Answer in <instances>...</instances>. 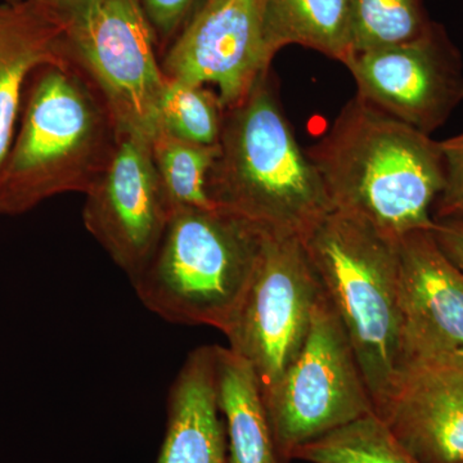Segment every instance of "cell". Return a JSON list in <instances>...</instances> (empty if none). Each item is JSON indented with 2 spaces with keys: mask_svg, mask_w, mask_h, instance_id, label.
<instances>
[{
  "mask_svg": "<svg viewBox=\"0 0 463 463\" xmlns=\"http://www.w3.org/2000/svg\"><path fill=\"white\" fill-rule=\"evenodd\" d=\"M215 371L230 463H283L254 370L230 347L215 345Z\"/></svg>",
  "mask_w": 463,
  "mask_h": 463,
  "instance_id": "16",
  "label": "cell"
},
{
  "mask_svg": "<svg viewBox=\"0 0 463 463\" xmlns=\"http://www.w3.org/2000/svg\"><path fill=\"white\" fill-rule=\"evenodd\" d=\"M264 32L272 58L298 44L345 65L353 54L352 0H265Z\"/></svg>",
  "mask_w": 463,
  "mask_h": 463,
  "instance_id": "17",
  "label": "cell"
},
{
  "mask_svg": "<svg viewBox=\"0 0 463 463\" xmlns=\"http://www.w3.org/2000/svg\"><path fill=\"white\" fill-rule=\"evenodd\" d=\"M224 112L218 94L206 85L166 78L158 108V129L183 141L216 146L223 129Z\"/></svg>",
  "mask_w": 463,
  "mask_h": 463,
  "instance_id": "21",
  "label": "cell"
},
{
  "mask_svg": "<svg viewBox=\"0 0 463 463\" xmlns=\"http://www.w3.org/2000/svg\"><path fill=\"white\" fill-rule=\"evenodd\" d=\"M377 416L419 463H463V376L441 359L401 365Z\"/></svg>",
  "mask_w": 463,
  "mask_h": 463,
  "instance_id": "13",
  "label": "cell"
},
{
  "mask_svg": "<svg viewBox=\"0 0 463 463\" xmlns=\"http://www.w3.org/2000/svg\"><path fill=\"white\" fill-rule=\"evenodd\" d=\"M267 231L215 207H178L147 264L130 279L167 322L224 332L248 292Z\"/></svg>",
  "mask_w": 463,
  "mask_h": 463,
  "instance_id": "5",
  "label": "cell"
},
{
  "mask_svg": "<svg viewBox=\"0 0 463 463\" xmlns=\"http://www.w3.org/2000/svg\"><path fill=\"white\" fill-rule=\"evenodd\" d=\"M207 192L216 207L270 233L303 237L331 212L321 176L295 138L269 72L225 109Z\"/></svg>",
  "mask_w": 463,
  "mask_h": 463,
  "instance_id": "3",
  "label": "cell"
},
{
  "mask_svg": "<svg viewBox=\"0 0 463 463\" xmlns=\"http://www.w3.org/2000/svg\"><path fill=\"white\" fill-rule=\"evenodd\" d=\"M434 222L431 233L439 248L463 272V216Z\"/></svg>",
  "mask_w": 463,
  "mask_h": 463,
  "instance_id": "24",
  "label": "cell"
},
{
  "mask_svg": "<svg viewBox=\"0 0 463 463\" xmlns=\"http://www.w3.org/2000/svg\"><path fill=\"white\" fill-rule=\"evenodd\" d=\"M291 459L310 463H419L374 412L298 447Z\"/></svg>",
  "mask_w": 463,
  "mask_h": 463,
  "instance_id": "19",
  "label": "cell"
},
{
  "mask_svg": "<svg viewBox=\"0 0 463 463\" xmlns=\"http://www.w3.org/2000/svg\"><path fill=\"white\" fill-rule=\"evenodd\" d=\"M156 33L158 44H170L203 0H139Z\"/></svg>",
  "mask_w": 463,
  "mask_h": 463,
  "instance_id": "23",
  "label": "cell"
},
{
  "mask_svg": "<svg viewBox=\"0 0 463 463\" xmlns=\"http://www.w3.org/2000/svg\"><path fill=\"white\" fill-rule=\"evenodd\" d=\"M300 240L345 328L377 413L401 367L399 239L331 210Z\"/></svg>",
  "mask_w": 463,
  "mask_h": 463,
  "instance_id": "4",
  "label": "cell"
},
{
  "mask_svg": "<svg viewBox=\"0 0 463 463\" xmlns=\"http://www.w3.org/2000/svg\"><path fill=\"white\" fill-rule=\"evenodd\" d=\"M39 2L45 3L50 7L57 9L58 12L65 14V16H69V14H74L79 8L87 5L90 0H39Z\"/></svg>",
  "mask_w": 463,
  "mask_h": 463,
  "instance_id": "25",
  "label": "cell"
},
{
  "mask_svg": "<svg viewBox=\"0 0 463 463\" xmlns=\"http://www.w3.org/2000/svg\"><path fill=\"white\" fill-rule=\"evenodd\" d=\"M265 0H203L161 61L166 78L216 87L224 109L267 75Z\"/></svg>",
  "mask_w": 463,
  "mask_h": 463,
  "instance_id": "11",
  "label": "cell"
},
{
  "mask_svg": "<svg viewBox=\"0 0 463 463\" xmlns=\"http://www.w3.org/2000/svg\"><path fill=\"white\" fill-rule=\"evenodd\" d=\"M85 197V228L132 279L154 254L173 214L149 139L120 133L114 156Z\"/></svg>",
  "mask_w": 463,
  "mask_h": 463,
  "instance_id": "10",
  "label": "cell"
},
{
  "mask_svg": "<svg viewBox=\"0 0 463 463\" xmlns=\"http://www.w3.org/2000/svg\"><path fill=\"white\" fill-rule=\"evenodd\" d=\"M399 316L401 365L463 353V272L431 231L399 239Z\"/></svg>",
  "mask_w": 463,
  "mask_h": 463,
  "instance_id": "12",
  "label": "cell"
},
{
  "mask_svg": "<svg viewBox=\"0 0 463 463\" xmlns=\"http://www.w3.org/2000/svg\"><path fill=\"white\" fill-rule=\"evenodd\" d=\"M221 414L215 345L200 346L188 354L170 389L157 463H230Z\"/></svg>",
  "mask_w": 463,
  "mask_h": 463,
  "instance_id": "15",
  "label": "cell"
},
{
  "mask_svg": "<svg viewBox=\"0 0 463 463\" xmlns=\"http://www.w3.org/2000/svg\"><path fill=\"white\" fill-rule=\"evenodd\" d=\"M345 66L356 96L428 136L463 102L461 53L435 21L420 38L358 52Z\"/></svg>",
  "mask_w": 463,
  "mask_h": 463,
  "instance_id": "9",
  "label": "cell"
},
{
  "mask_svg": "<svg viewBox=\"0 0 463 463\" xmlns=\"http://www.w3.org/2000/svg\"><path fill=\"white\" fill-rule=\"evenodd\" d=\"M67 17V58L99 91L120 133L151 139L166 76L141 2L90 0Z\"/></svg>",
  "mask_w": 463,
  "mask_h": 463,
  "instance_id": "7",
  "label": "cell"
},
{
  "mask_svg": "<svg viewBox=\"0 0 463 463\" xmlns=\"http://www.w3.org/2000/svg\"><path fill=\"white\" fill-rule=\"evenodd\" d=\"M444 184L435 201L434 221L463 216V133L440 142Z\"/></svg>",
  "mask_w": 463,
  "mask_h": 463,
  "instance_id": "22",
  "label": "cell"
},
{
  "mask_svg": "<svg viewBox=\"0 0 463 463\" xmlns=\"http://www.w3.org/2000/svg\"><path fill=\"white\" fill-rule=\"evenodd\" d=\"M0 2H5V3H18V2H23V0H0Z\"/></svg>",
  "mask_w": 463,
  "mask_h": 463,
  "instance_id": "27",
  "label": "cell"
},
{
  "mask_svg": "<svg viewBox=\"0 0 463 463\" xmlns=\"http://www.w3.org/2000/svg\"><path fill=\"white\" fill-rule=\"evenodd\" d=\"M321 297L300 237L267 232L248 292L223 332L232 352L254 370L261 394L300 353Z\"/></svg>",
  "mask_w": 463,
  "mask_h": 463,
  "instance_id": "8",
  "label": "cell"
},
{
  "mask_svg": "<svg viewBox=\"0 0 463 463\" xmlns=\"http://www.w3.org/2000/svg\"><path fill=\"white\" fill-rule=\"evenodd\" d=\"M432 24L422 0H352L353 54L413 41Z\"/></svg>",
  "mask_w": 463,
  "mask_h": 463,
  "instance_id": "20",
  "label": "cell"
},
{
  "mask_svg": "<svg viewBox=\"0 0 463 463\" xmlns=\"http://www.w3.org/2000/svg\"><path fill=\"white\" fill-rule=\"evenodd\" d=\"M332 210L392 239L434 228L444 184L440 142L355 96L307 151Z\"/></svg>",
  "mask_w": 463,
  "mask_h": 463,
  "instance_id": "1",
  "label": "cell"
},
{
  "mask_svg": "<svg viewBox=\"0 0 463 463\" xmlns=\"http://www.w3.org/2000/svg\"><path fill=\"white\" fill-rule=\"evenodd\" d=\"M263 401L283 463L298 447L374 412L345 328L323 291L306 344Z\"/></svg>",
  "mask_w": 463,
  "mask_h": 463,
  "instance_id": "6",
  "label": "cell"
},
{
  "mask_svg": "<svg viewBox=\"0 0 463 463\" xmlns=\"http://www.w3.org/2000/svg\"><path fill=\"white\" fill-rule=\"evenodd\" d=\"M69 17L39 0L0 2V172L16 133L30 76L66 60Z\"/></svg>",
  "mask_w": 463,
  "mask_h": 463,
  "instance_id": "14",
  "label": "cell"
},
{
  "mask_svg": "<svg viewBox=\"0 0 463 463\" xmlns=\"http://www.w3.org/2000/svg\"><path fill=\"white\" fill-rule=\"evenodd\" d=\"M118 138L108 103L69 58L38 67L0 172V214L21 215L69 192L87 194Z\"/></svg>",
  "mask_w": 463,
  "mask_h": 463,
  "instance_id": "2",
  "label": "cell"
},
{
  "mask_svg": "<svg viewBox=\"0 0 463 463\" xmlns=\"http://www.w3.org/2000/svg\"><path fill=\"white\" fill-rule=\"evenodd\" d=\"M441 361L447 362L448 364L452 365L456 371L463 376V353L458 355L449 356V358H440Z\"/></svg>",
  "mask_w": 463,
  "mask_h": 463,
  "instance_id": "26",
  "label": "cell"
},
{
  "mask_svg": "<svg viewBox=\"0 0 463 463\" xmlns=\"http://www.w3.org/2000/svg\"><path fill=\"white\" fill-rule=\"evenodd\" d=\"M152 158L173 212L178 207L215 209L207 192V178L219 154V145L183 141L157 129L149 139Z\"/></svg>",
  "mask_w": 463,
  "mask_h": 463,
  "instance_id": "18",
  "label": "cell"
}]
</instances>
